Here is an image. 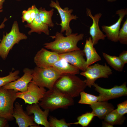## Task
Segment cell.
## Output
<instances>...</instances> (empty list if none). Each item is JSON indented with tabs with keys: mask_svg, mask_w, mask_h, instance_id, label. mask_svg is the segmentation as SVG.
Wrapping results in <instances>:
<instances>
[{
	"mask_svg": "<svg viewBox=\"0 0 127 127\" xmlns=\"http://www.w3.org/2000/svg\"><path fill=\"white\" fill-rule=\"evenodd\" d=\"M3 0H0V2L2 1Z\"/></svg>",
	"mask_w": 127,
	"mask_h": 127,
	"instance_id": "f35d334b",
	"label": "cell"
},
{
	"mask_svg": "<svg viewBox=\"0 0 127 127\" xmlns=\"http://www.w3.org/2000/svg\"><path fill=\"white\" fill-rule=\"evenodd\" d=\"M61 59L59 54L42 48L35 55L34 61L36 66L47 68L52 67L53 64Z\"/></svg>",
	"mask_w": 127,
	"mask_h": 127,
	"instance_id": "8fae6325",
	"label": "cell"
},
{
	"mask_svg": "<svg viewBox=\"0 0 127 127\" xmlns=\"http://www.w3.org/2000/svg\"><path fill=\"white\" fill-rule=\"evenodd\" d=\"M84 36L83 34L77 33L65 36L62 33L57 32L55 36H50L55 39L54 41L46 43L44 45L45 48L60 54L80 49L77 44L83 39Z\"/></svg>",
	"mask_w": 127,
	"mask_h": 127,
	"instance_id": "6da1fadb",
	"label": "cell"
},
{
	"mask_svg": "<svg viewBox=\"0 0 127 127\" xmlns=\"http://www.w3.org/2000/svg\"><path fill=\"white\" fill-rule=\"evenodd\" d=\"M93 86L95 87V90L99 93L98 101H107L127 95L126 82L121 85H116L110 89L102 88L95 83Z\"/></svg>",
	"mask_w": 127,
	"mask_h": 127,
	"instance_id": "30bf717a",
	"label": "cell"
},
{
	"mask_svg": "<svg viewBox=\"0 0 127 127\" xmlns=\"http://www.w3.org/2000/svg\"><path fill=\"white\" fill-rule=\"evenodd\" d=\"M80 99L79 101V103L91 105L98 101L99 96L89 94L83 91L81 92L80 94Z\"/></svg>",
	"mask_w": 127,
	"mask_h": 127,
	"instance_id": "d4e9b609",
	"label": "cell"
},
{
	"mask_svg": "<svg viewBox=\"0 0 127 127\" xmlns=\"http://www.w3.org/2000/svg\"><path fill=\"white\" fill-rule=\"evenodd\" d=\"M123 44H127V19L124 21L120 29L118 36V41Z\"/></svg>",
	"mask_w": 127,
	"mask_h": 127,
	"instance_id": "f546056e",
	"label": "cell"
},
{
	"mask_svg": "<svg viewBox=\"0 0 127 127\" xmlns=\"http://www.w3.org/2000/svg\"><path fill=\"white\" fill-rule=\"evenodd\" d=\"M52 67L61 74L68 73L76 75L79 73L80 70L78 68L69 64L63 59L56 62Z\"/></svg>",
	"mask_w": 127,
	"mask_h": 127,
	"instance_id": "44dd1931",
	"label": "cell"
},
{
	"mask_svg": "<svg viewBox=\"0 0 127 127\" xmlns=\"http://www.w3.org/2000/svg\"><path fill=\"white\" fill-rule=\"evenodd\" d=\"M61 58L84 72L87 69L86 61L83 50L80 49L59 54Z\"/></svg>",
	"mask_w": 127,
	"mask_h": 127,
	"instance_id": "5bb4252c",
	"label": "cell"
},
{
	"mask_svg": "<svg viewBox=\"0 0 127 127\" xmlns=\"http://www.w3.org/2000/svg\"><path fill=\"white\" fill-rule=\"evenodd\" d=\"M108 1L112 2L115 1L116 0H107Z\"/></svg>",
	"mask_w": 127,
	"mask_h": 127,
	"instance_id": "8d00e7d4",
	"label": "cell"
},
{
	"mask_svg": "<svg viewBox=\"0 0 127 127\" xmlns=\"http://www.w3.org/2000/svg\"><path fill=\"white\" fill-rule=\"evenodd\" d=\"M49 5L50 7L56 9L60 15L61 20V22L60 24L61 26L60 32H65L66 36L72 34V31L70 26V22L72 20H76L78 18L76 15H71L73 10L69 9L68 7L62 8L58 0L56 2L52 0Z\"/></svg>",
	"mask_w": 127,
	"mask_h": 127,
	"instance_id": "9c48e42d",
	"label": "cell"
},
{
	"mask_svg": "<svg viewBox=\"0 0 127 127\" xmlns=\"http://www.w3.org/2000/svg\"><path fill=\"white\" fill-rule=\"evenodd\" d=\"M7 20V19L6 18H4L3 21L0 25V29L3 28L5 27V25L4 23ZM1 40L0 39V44L1 41Z\"/></svg>",
	"mask_w": 127,
	"mask_h": 127,
	"instance_id": "e575fe53",
	"label": "cell"
},
{
	"mask_svg": "<svg viewBox=\"0 0 127 127\" xmlns=\"http://www.w3.org/2000/svg\"><path fill=\"white\" fill-rule=\"evenodd\" d=\"M23 71L24 74L21 77L2 87L5 89H12L22 92L26 91L28 84L32 80L33 69L26 68L24 69Z\"/></svg>",
	"mask_w": 127,
	"mask_h": 127,
	"instance_id": "4fadbf2b",
	"label": "cell"
},
{
	"mask_svg": "<svg viewBox=\"0 0 127 127\" xmlns=\"http://www.w3.org/2000/svg\"><path fill=\"white\" fill-rule=\"evenodd\" d=\"M95 116V115L92 112H87L79 116L77 118V122L70 123L71 125L79 124L83 127H87Z\"/></svg>",
	"mask_w": 127,
	"mask_h": 127,
	"instance_id": "484cf974",
	"label": "cell"
},
{
	"mask_svg": "<svg viewBox=\"0 0 127 127\" xmlns=\"http://www.w3.org/2000/svg\"><path fill=\"white\" fill-rule=\"evenodd\" d=\"M118 113L121 115L127 113V101L125 100L118 104L117 108L116 109Z\"/></svg>",
	"mask_w": 127,
	"mask_h": 127,
	"instance_id": "4dcf8cb0",
	"label": "cell"
},
{
	"mask_svg": "<svg viewBox=\"0 0 127 127\" xmlns=\"http://www.w3.org/2000/svg\"><path fill=\"white\" fill-rule=\"evenodd\" d=\"M46 91L45 88L40 87L32 81L28 84L27 89L24 92H17V98L21 99L25 104L39 103Z\"/></svg>",
	"mask_w": 127,
	"mask_h": 127,
	"instance_id": "ba28073f",
	"label": "cell"
},
{
	"mask_svg": "<svg viewBox=\"0 0 127 127\" xmlns=\"http://www.w3.org/2000/svg\"><path fill=\"white\" fill-rule=\"evenodd\" d=\"M102 127H112L113 125L106 121L103 122L102 123Z\"/></svg>",
	"mask_w": 127,
	"mask_h": 127,
	"instance_id": "836d02e7",
	"label": "cell"
},
{
	"mask_svg": "<svg viewBox=\"0 0 127 127\" xmlns=\"http://www.w3.org/2000/svg\"><path fill=\"white\" fill-rule=\"evenodd\" d=\"M104 121L111 125H121L124 122L125 117L124 115L119 114L116 109H114L107 115L104 119Z\"/></svg>",
	"mask_w": 127,
	"mask_h": 127,
	"instance_id": "603a6c76",
	"label": "cell"
},
{
	"mask_svg": "<svg viewBox=\"0 0 127 127\" xmlns=\"http://www.w3.org/2000/svg\"><path fill=\"white\" fill-rule=\"evenodd\" d=\"M36 8L34 5L29 8L27 10L23 11L22 17L23 22L26 21L28 24H30L34 20L36 17Z\"/></svg>",
	"mask_w": 127,
	"mask_h": 127,
	"instance_id": "4316f807",
	"label": "cell"
},
{
	"mask_svg": "<svg viewBox=\"0 0 127 127\" xmlns=\"http://www.w3.org/2000/svg\"><path fill=\"white\" fill-rule=\"evenodd\" d=\"M26 112L28 115L33 114L34 122L37 125H43L45 127H50L48 120L50 110L45 109L43 111L39 103L29 104L26 107Z\"/></svg>",
	"mask_w": 127,
	"mask_h": 127,
	"instance_id": "9a60e30c",
	"label": "cell"
},
{
	"mask_svg": "<svg viewBox=\"0 0 127 127\" xmlns=\"http://www.w3.org/2000/svg\"><path fill=\"white\" fill-rule=\"evenodd\" d=\"M13 116L19 127H40L34 122V115H28L18 102L14 104Z\"/></svg>",
	"mask_w": 127,
	"mask_h": 127,
	"instance_id": "7c38bea8",
	"label": "cell"
},
{
	"mask_svg": "<svg viewBox=\"0 0 127 127\" xmlns=\"http://www.w3.org/2000/svg\"><path fill=\"white\" fill-rule=\"evenodd\" d=\"M119 57L125 64L127 63V51H123L119 54Z\"/></svg>",
	"mask_w": 127,
	"mask_h": 127,
	"instance_id": "1f68e13d",
	"label": "cell"
},
{
	"mask_svg": "<svg viewBox=\"0 0 127 127\" xmlns=\"http://www.w3.org/2000/svg\"><path fill=\"white\" fill-rule=\"evenodd\" d=\"M86 13L87 16L90 17L93 20L92 24L90 27L89 33L94 46L98 43L99 40H104L106 37L101 30L99 26V21L102 14L99 13L93 16L89 8L87 9Z\"/></svg>",
	"mask_w": 127,
	"mask_h": 127,
	"instance_id": "e0dca14e",
	"label": "cell"
},
{
	"mask_svg": "<svg viewBox=\"0 0 127 127\" xmlns=\"http://www.w3.org/2000/svg\"><path fill=\"white\" fill-rule=\"evenodd\" d=\"M127 14V9H122L117 11L116 14L119 16L117 21L110 26L104 25L102 26V31L105 33V35L108 39L114 42L118 41V35L121 23Z\"/></svg>",
	"mask_w": 127,
	"mask_h": 127,
	"instance_id": "2e32d148",
	"label": "cell"
},
{
	"mask_svg": "<svg viewBox=\"0 0 127 127\" xmlns=\"http://www.w3.org/2000/svg\"><path fill=\"white\" fill-rule=\"evenodd\" d=\"M19 71L17 70L13 72L12 71L7 76L0 77V87L19 78L20 77L19 75Z\"/></svg>",
	"mask_w": 127,
	"mask_h": 127,
	"instance_id": "83f0119b",
	"label": "cell"
},
{
	"mask_svg": "<svg viewBox=\"0 0 127 127\" xmlns=\"http://www.w3.org/2000/svg\"><path fill=\"white\" fill-rule=\"evenodd\" d=\"M87 86L84 80L75 75H61L55 82L53 88L60 93L73 98L78 96Z\"/></svg>",
	"mask_w": 127,
	"mask_h": 127,
	"instance_id": "7a4b0ae2",
	"label": "cell"
},
{
	"mask_svg": "<svg viewBox=\"0 0 127 127\" xmlns=\"http://www.w3.org/2000/svg\"><path fill=\"white\" fill-rule=\"evenodd\" d=\"M103 57L108 64L115 70L123 71L125 64L119 56H111L103 52Z\"/></svg>",
	"mask_w": 127,
	"mask_h": 127,
	"instance_id": "7402d4cb",
	"label": "cell"
},
{
	"mask_svg": "<svg viewBox=\"0 0 127 127\" xmlns=\"http://www.w3.org/2000/svg\"><path fill=\"white\" fill-rule=\"evenodd\" d=\"M27 38L26 35L20 32L18 23L16 21H15L10 32L3 35L0 44V57L3 60H5L10 51L15 44Z\"/></svg>",
	"mask_w": 127,
	"mask_h": 127,
	"instance_id": "5b68a950",
	"label": "cell"
},
{
	"mask_svg": "<svg viewBox=\"0 0 127 127\" xmlns=\"http://www.w3.org/2000/svg\"><path fill=\"white\" fill-rule=\"evenodd\" d=\"M92 112L99 119H103L105 116L114 109V107L107 101H98L90 106Z\"/></svg>",
	"mask_w": 127,
	"mask_h": 127,
	"instance_id": "ac0fdd59",
	"label": "cell"
},
{
	"mask_svg": "<svg viewBox=\"0 0 127 127\" xmlns=\"http://www.w3.org/2000/svg\"><path fill=\"white\" fill-rule=\"evenodd\" d=\"M112 74V70L106 63L104 65L97 63L89 66L85 71L81 72L80 74L86 77L84 81L87 86L91 88L98 79L108 78Z\"/></svg>",
	"mask_w": 127,
	"mask_h": 127,
	"instance_id": "52a82bcc",
	"label": "cell"
},
{
	"mask_svg": "<svg viewBox=\"0 0 127 127\" xmlns=\"http://www.w3.org/2000/svg\"><path fill=\"white\" fill-rule=\"evenodd\" d=\"M8 121L6 119L0 117V127H9Z\"/></svg>",
	"mask_w": 127,
	"mask_h": 127,
	"instance_id": "d6a6232c",
	"label": "cell"
},
{
	"mask_svg": "<svg viewBox=\"0 0 127 127\" xmlns=\"http://www.w3.org/2000/svg\"><path fill=\"white\" fill-rule=\"evenodd\" d=\"M18 91L11 89L0 87V117L8 121L14 120L13 114L14 103L17 98L16 93Z\"/></svg>",
	"mask_w": 127,
	"mask_h": 127,
	"instance_id": "8992f818",
	"label": "cell"
},
{
	"mask_svg": "<svg viewBox=\"0 0 127 127\" xmlns=\"http://www.w3.org/2000/svg\"><path fill=\"white\" fill-rule=\"evenodd\" d=\"M17 1H20V0H16Z\"/></svg>",
	"mask_w": 127,
	"mask_h": 127,
	"instance_id": "74e56055",
	"label": "cell"
},
{
	"mask_svg": "<svg viewBox=\"0 0 127 127\" xmlns=\"http://www.w3.org/2000/svg\"><path fill=\"white\" fill-rule=\"evenodd\" d=\"M5 0H3L0 2V13L2 12L3 11V5Z\"/></svg>",
	"mask_w": 127,
	"mask_h": 127,
	"instance_id": "d590c367",
	"label": "cell"
},
{
	"mask_svg": "<svg viewBox=\"0 0 127 127\" xmlns=\"http://www.w3.org/2000/svg\"><path fill=\"white\" fill-rule=\"evenodd\" d=\"M49 120L50 127H68L71 125L70 123H67L64 119H58L55 117L50 116Z\"/></svg>",
	"mask_w": 127,
	"mask_h": 127,
	"instance_id": "f1b7e54d",
	"label": "cell"
},
{
	"mask_svg": "<svg viewBox=\"0 0 127 127\" xmlns=\"http://www.w3.org/2000/svg\"><path fill=\"white\" fill-rule=\"evenodd\" d=\"M26 27L29 28L30 30L28 34L30 35L32 32H35L39 34L43 32L46 35H49V31L48 26L43 23L40 19L38 13V9L36 8V16L34 20L30 23L25 25Z\"/></svg>",
	"mask_w": 127,
	"mask_h": 127,
	"instance_id": "ffe728a7",
	"label": "cell"
},
{
	"mask_svg": "<svg viewBox=\"0 0 127 127\" xmlns=\"http://www.w3.org/2000/svg\"><path fill=\"white\" fill-rule=\"evenodd\" d=\"M39 103L44 109L53 111L66 108L74 104L73 98L63 94L54 88L46 91Z\"/></svg>",
	"mask_w": 127,
	"mask_h": 127,
	"instance_id": "3957f363",
	"label": "cell"
},
{
	"mask_svg": "<svg viewBox=\"0 0 127 127\" xmlns=\"http://www.w3.org/2000/svg\"><path fill=\"white\" fill-rule=\"evenodd\" d=\"M54 9H52L47 11L45 8H42L38 9V13L40 18L44 24L47 25L49 27H53L54 25L52 20V17L54 13Z\"/></svg>",
	"mask_w": 127,
	"mask_h": 127,
	"instance_id": "cb8c5ba5",
	"label": "cell"
},
{
	"mask_svg": "<svg viewBox=\"0 0 127 127\" xmlns=\"http://www.w3.org/2000/svg\"><path fill=\"white\" fill-rule=\"evenodd\" d=\"M91 37L87 39L83 51L86 58L87 67L101 60V58L93 47Z\"/></svg>",
	"mask_w": 127,
	"mask_h": 127,
	"instance_id": "d6986e66",
	"label": "cell"
},
{
	"mask_svg": "<svg viewBox=\"0 0 127 127\" xmlns=\"http://www.w3.org/2000/svg\"><path fill=\"white\" fill-rule=\"evenodd\" d=\"M61 75L53 67L43 68L36 66L33 69L32 81L40 87L50 90Z\"/></svg>",
	"mask_w": 127,
	"mask_h": 127,
	"instance_id": "277c9868",
	"label": "cell"
}]
</instances>
